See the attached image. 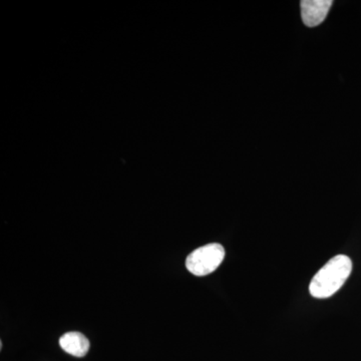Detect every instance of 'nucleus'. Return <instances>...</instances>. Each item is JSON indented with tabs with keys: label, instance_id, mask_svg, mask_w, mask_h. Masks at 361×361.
<instances>
[{
	"label": "nucleus",
	"instance_id": "1",
	"mask_svg": "<svg viewBox=\"0 0 361 361\" xmlns=\"http://www.w3.org/2000/svg\"><path fill=\"white\" fill-rule=\"evenodd\" d=\"M353 271L351 259L345 255H337L330 259L311 280L310 292L318 299L331 297L343 286Z\"/></svg>",
	"mask_w": 361,
	"mask_h": 361
},
{
	"label": "nucleus",
	"instance_id": "2",
	"mask_svg": "<svg viewBox=\"0 0 361 361\" xmlns=\"http://www.w3.org/2000/svg\"><path fill=\"white\" fill-rule=\"evenodd\" d=\"M224 258V247L218 243L208 244L188 255L186 267L195 276H206L217 269Z\"/></svg>",
	"mask_w": 361,
	"mask_h": 361
},
{
	"label": "nucleus",
	"instance_id": "3",
	"mask_svg": "<svg viewBox=\"0 0 361 361\" xmlns=\"http://www.w3.org/2000/svg\"><path fill=\"white\" fill-rule=\"evenodd\" d=\"M332 4V0H302L300 7L304 25L308 27L319 25L326 18Z\"/></svg>",
	"mask_w": 361,
	"mask_h": 361
},
{
	"label": "nucleus",
	"instance_id": "4",
	"mask_svg": "<svg viewBox=\"0 0 361 361\" xmlns=\"http://www.w3.org/2000/svg\"><path fill=\"white\" fill-rule=\"evenodd\" d=\"M59 345L68 355L84 357L90 350V341L80 332L71 331L59 338Z\"/></svg>",
	"mask_w": 361,
	"mask_h": 361
}]
</instances>
